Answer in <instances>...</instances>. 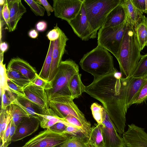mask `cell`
<instances>
[{
	"label": "cell",
	"mask_w": 147,
	"mask_h": 147,
	"mask_svg": "<svg viewBox=\"0 0 147 147\" xmlns=\"http://www.w3.org/2000/svg\"><path fill=\"white\" fill-rule=\"evenodd\" d=\"M8 48V44L5 42H2L0 44V50L1 53L3 54Z\"/></svg>",
	"instance_id": "obj_49"
},
{
	"label": "cell",
	"mask_w": 147,
	"mask_h": 147,
	"mask_svg": "<svg viewBox=\"0 0 147 147\" xmlns=\"http://www.w3.org/2000/svg\"><path fill=\"white\" fill-rule=\"evenodd\" d=\"M68 23L74 33L82 40L87 41L92 39V32L87 18L84 1L78 14Z\"/></svg>",
	"instance_id": "obj_11"
},
{
	"label": "cell",
	"mask_w": 147,
	"mask_h": 147,
	"mask_svg": "<svg viewBox=\"0 0 147 147\" xmlns=\"http://www.w3.org/2000/svg\"><path fill=\"white\" fill-rule=\"evenodd\" d=\"M87 139L82 133L74 136L60 145L59 147H86L85 143Z\"/></svg>",
	"instance_id": "obj_28"
},
{
	"label": "cell",
	"mask_w": 147,
	"mask_h": 147,
	"mask_svg": "<svg viewBox=\"0 0 147 147\" xmlns=\"http://www.w3.org/2000/svg\"><path fill=\"white\" fill-rule=\"evenodd\" d=\"M147 77L131 78L128 86L126 99L127 109L132 105L133 102L143 84Z\"/></svg>",
	"instance_id": "obj_22"
},
{
	"label": "cell",
	"mask_w": 147,
	"mask_h": 147,
	"mask_svg": "<svg viewBox=\"0 0 147 147\" xmlns=\"http://www.w3.org/2000/svg\"><path fill=\"white\" fill-rule=\"evenodd\" d=\"M121 75L117 71L107 74L94 80L84 89L85 92L102 104L121 134L124 132L125 127L127 93L131 78H122Z\"/></svg>",
	"instance_id": "obj_1"
},
{
	"label": "cell",
	"mask_w": 147,
	"mask_h": 147,
	"mask_svg": "<svg viewBox=\"0 0 147 147\" xmlns=\"http://www.w3.org/2000/svg\"><path fill=\"white\" fill-rule=\"evenodd\" d=\"M90 109L94 119L98 123H102L106 113L103 107L97 103L94 102L91 105Z\"/></svg>",
	"instance_id": "obj_32"
},
{
	"label": "cell",
	"mask_w": 147,
	"mask_h": 147,
	"mask_svg": "<svg viewBox=\"0 0 147 147\" xmlns=\"http://www.w3.org/2000/svg\"><path fill=\"white\" fill-rule=\"evenodd\" d=\"M49 108L57 117L64 118L68 115H72L79 119L83 124L89 134L91 127L84 115L74 103L71 96H61L49 101Z\"/></svg>",
	"instance_id": "obj_7"
},
{
	"label": "cell",
	"mask_w": 147,
	"mask_h": 147,
	"mask_svg": "<svg viewBox=\"0 0 147 147\" xmlns=\"http://www.w3.org/2000/svg\"><path fill=\"white\" fill-rule=\"evenodd\" d=\"M6 72L9 79L22 88H24L32 83L30 80L15 70L7 68Z\"/></svg>",
	"instance_id": "obj_25"
},
{
	"label": "cell",
	"mask_w": 147,
	"mask_h": 147,
	"mask_svg": "<svg viewBox=\"0 0 147 147\" xmlns=\"http://www.w3.org/2000/svg\"><path fill=\"white\" fill-rule=\"evenodd\" d=\"M6 0H0V5L1 6H3L6 2Z\"/></svg>",
	"instance_id": "obj_50"
},
{
	"label": "cell",
	"mask_w": 147,
	"mask_h": 147,
	"mask_svg": "<svg viewBox=\"0 0 147 147\" xmlns=\"http://www.w3.org/2000/svg\"><path fill=\"white\" fill-rule=\"evenodd\" d=\"M35 26L37 31L40 32H44L47 28V23L44 21H40L36 23Z\"/></svg>",
	"instance_id": "obj_47"
},
{
	"label": "cell",
	"mask_w": 147,
	"mask_h": 147,
	"mask_svg": "<svg viewBox=\"0 0 147 147\" xmlns=\"http://www.w3.org/2000/svg\"><path fill=\"white\" fill-rule=\"evenodd\" d=\"M146 46H147V44H146Z\"/></svg>",
	"instance_id": "obj_53"
},
{
	"label": "cell",
	"mask_w": 147,
	"mask_h": 147,
	"mask_svg": "<svg viewBox=\"0 0 147 147\" xmlns=\"http://www.w3.org/2000/svg\"><path fill=\"white\" fill-rule=\"evenodd\" d=\"M7 83L9 89L11 92L17 95L25 96L23 88L16 84L9 79Z\"/></svg>",
	"instance_id": "obj_38"
},
{
	"label": "cell",
	"mask_w": 147,
	"mask_h": 147,
	"mask_svg": "<svg viewBox=\"0 0 147 147\" xmlns=\"http://www.w3.org/2000/svg\"><path fill=\"white\" fill-rule=\"evenodd\" d=\"M38 3L42 5L46 10L48 16H49L51 13L54 12V10L52 7L47 0H36Z\"/></svg>",
	"instance_id": "obj_42"
},
{
	"label": "cell",
	"mask_w": 147,
	"mask_h": 147,
	"mask_svg": "<svg viewBox=\"0 0 147 147\" xmlns=\"http://www.w3.org/2000/svg\"><path fill=\"white\" fill-rule=\"evenodd\" d=\"M64 132L73 136H76L80 133L84 135L82 130L77 127L69 126H67Z\"/></svg>",
	"instance_id": "obj_43"
},
{
	"label": "cell",
	"mask_w": 147,
	"mask_h": 147,
	"mask_svg": "<svg viewBox=\"0 0 147 147\" xmlns=\"http://www.w3.org/2000/svg\"><path fill=\"white\" fill-rule=\"evenodd\" d=\"M12 119L9 123L4 132L2 142V146L4 145L7 142L9 136Z\"/></svg>",
	"instance_id": "obj_46"
},
{
	"label": "cell",
	"mask_w": 147,
	"mask_h": 147,
	"mask_svg": "<svg viewBox=\"0 0 147 147\" xmlns=\"http://www.w3.org/2000/svg\"><path fill=\"white\" fill-rule=\"evenodd\" d=\"M7 68L17 71L31 82L35 78L37 73L34 67L27 61L19 57L12 58L9 62Z\"/></svg>",
	"instance_id": "obj_17"
},
{
	"label": "cell",
	"mask_w": 147,
	"mask_h": 147,
	"mask_svg": "<svg viewBox=\"0 0 147 147\" xmlns=\"http://www.w3.org/2000/svg\"><path fill=\"white\" fill-rule=\"evenodd\" d=\"M31 82L32 83L42 88L45 91L49 90L52 88L51 82L41 78L37 73L36 74L35 78Z\"/></svg>",
	"instance_id": "obj_37"
},
{
	"label": "cell",
	"mask_w": 147,
	"mask_h": 147,
	"mask_svg": "<svg viewBox=\"0 0 147 147\" xmlns=\"http://www.w3.org/2000/svg\"><path fill=\"white\" fill-rule=\"evenodd\" d=\"M134 28L142 51L147 44V17L144 15Z\"/></svg>",
	"instance_id": "obj_24"
},
{
	"label": "cell",
	"mask_w": 147,
	"mask_h": 147,
	"mask_svg": "<svg viewBox=\"0 0 147 147\" xmlns=\"http://www.w3.org/2000/svg\"><path fill=\"white\" fill-rule=\"evenodd\" d=\"M8 107L10 111L12 120L16 126L25 117H29L24 110L16 104H12Z\"/></svg>",
	"instance_id": "obj_27"
},
{
	"label": "cell",
	"mask_w": 147,
	"mask_h": 147,
	"mask_svg": "<svg viewBox=\"0 0 147 147\" xmlns=\"http://www.w3.org/2000/svg\"><path fill=\"white\" fill-rule=\"evenodd\" d=\"M86 147H105L101 123L95 124L91 127L89 137L85 143Z\"/></svg>",
	"instance_id": "obj_20"
},
{
	"label": "cell",
	"mask_w": 147,
	"mask_h": 147,
	"mask_svg": "<svg viewBox=\"0 0 147 147\" xmlns=\"http://www.w3.org/2000/svg\"><path fill=\"white\" fill-rule=\"evenodd\" d=\"M134 5L139 10L144 13L145 9V0H131Z\"/></svg>",
	"instance_id": "obj_44"
},
{
	"label": "cell",
	"mask_w": 147,
	"mask_h": 147,
	"mask_svg": "<svg viewBox=\"0 0 147 147\" xmlns=\"http://www.w3.org/2000/svg\"><path fill=\"white\" fill-rule=\"evenodd\" d=\"M17 126L12 119L10 132L8 138L6 143L2 147H7L11 142V139L14 135Z\"/></svg>",
	"instance_id": "obj_45"
},
{
	"label": "cell",
	"mask_w": 147,
	"mask_h": 147,
	"mask_svg": "<svg viewBox=\"0 0 147 147\" xmlns=\"http://www.w3.org/2000/svg\"><path fill=\"white\" fill-rule=\"evenodd\" d=\"M79 73L78 66L72 60L61 61L57 73L51 81L52 88L46 91L49 101L61 96H71L69 83L72 77Z\"/></svg>",
	"instance_id": "obj_4"
},
{
	"label": "cell",
	"mask_w": 147,
	"mask_h": 147,
	"mask_svg": "<svg viewBox=\"0 0 147 147\" xmlns=\"http://www.w3.org/2000/svg\"><path fill=\"white\" fill-rule=\"evenodd\" d=\"M74 136L47 129L40 132L24 145L28 147H56Z\"/></svg>",
	"instance_id": "obj_8"
},
{
	"label": "cell",
	"mask_w": 147,
	"mask_h": 147,
	"mask_svg": "<svg viewBox=\"0 0 147 147\" xmlns=\"http://www.w3.org/2000/svg\"><path fill=\"white\" fill-rule=\"evenodd\" d=\"M28 35L30 38L35 39L38 37V31L36 30L32 29L29 31L28 33Z\"/></svg>",
	"instance_id": "obj_48"
},
{
	"label": "cell",
	"mask_w": 147,
	"mask_h": 147,
	"mask_svg": "<svg viewBox=\"0 0 147 147\" xmlns=\"http://www.w3.org/2000/svg\"><path fill=\"white\" fill-rule=\"evenodd\" d=\"M120 3L125 9L128 21L134 27L143 18V13L134 5L131 0H121Z\"/></svg>",
	"instance_id": "obj_21"
},
{
	"label": "cell",
	"mask_w": 147,
	"mask_h": 147,
	"mask_svg": "<svg viewBox=\"0 0 147 147\" xmlns=\"http://www.w3.org/2000/svg\"><path fill=\"white\" fill-rule=\"evenodd\" d=\"M69 39L61 30L59 38L54 42L52 61L48 81L51 82L55 76L58 68L65 51L66 43Z\"/></svg>",
	"instance_id": "obj_14"
},
{
	"label": "cell",
	"mask_w": 147,
	"mask_h": 147,
	"mask_svg": "<svg viewBox=\"0 0 147 147\" xmlns=\"http://www.w3.org/2000/svg\"><path fill=\"white\" fill-rule=\"evenodd\" d=\"M127 22L126 17L125 21L120 25L113 27H101L98 32V45L111 53L117 60Z\"/></svg>",
	"instance_id": "obj_6"
},
{
	"label": "cell",
	"mask_w": 147,
	"mask_h": 147,
	"mask_svg": "<svg viewBox=\"0 0 147 147\" xmlns=\"http://www.w3.org/2000/svg\"><path fill=\"white\" fill-rule=\"evenodd\" d=\"M23 88L25 97L42 108L45 115L57 117L49 107L48 97L45 90L32 83Z\"/></svg>",
	"instance_id": "obj_10"
},
{
	"label": "cell",
	"mask_w": 147,
	"mask_h": 147,
	"mask_svg": "<svg viewBox=\"0 0 147 147\" xmlns=\"http://www.w3.org/2000/svg\"><path fill=\"white\" fill-rule=\"evenodd\" d=\"M24 1L29 6L31 11L36 16H44L45 9L35 0H24Z\"/></svg>",
	"instance_id": "obj_35"
},
{
	"label": "cell",
	"mask_w": 147,
	"mask_h": 147,
	"mask_svg": "<svg viewBox=\"0 0 147 147\" xmlns=\"http://www.w3.org/2000/svg\"><path fill=\"white\" fill-rule=\"evenodd\" d=\"M83 1L84 0H53L55 16L69 22L78 14Z\"/></svg>",
	"instance_id": "obj_9"
},
{
	"label": "cell",
	"mask_w": 147,
	"mask_h": 147,
	"mask_svg": "<svg viewBox=\"0 0 147 147\" xmlns=\"http://www.w3.org/2000/svg\"><path fill=\"white\" fill-rule=\"evenodd\" d=\"M39 116L41 117L40 121V125L43 129H48L56 123L59 122L64 123L68 126H73L62 120L61 118L57 117L43 115H40Z\"/></svg>",
	"instance_id": "obj_31"
},
{
	"label": "cell",
	"mask_w": 147,
	"mask_h": 147,
	"mask_svg": "<svg viewBox=\"0 0 147 147\" xmlns=\"http://www.w3.org/2000/svg\"><path fill=\"white\" fill-rule=\"evenodd\" d=\"M1 7V12L2 13V17L4 20L6 26H7L9 22L10 18V10L9 8L7 0L3 6L2 9Z\"/></svg>",
	"instance_id": "obj_40"
},
{
	"label": "cell",
	"mask_w": 147,
	"mask_h": 147,
	"mask_svg": "<svg viewBox=\"0 0 147 147\" xmlns=\"http://www.w3.org/2000/svg\"><path fill=\"white\" fill-rule=\"evenodd\" d=\"M147 99V79L142 84L132 104L141 103Z\"/></svg>",
	"instance_id": "obj_36"
},
{
	"label": "cell",
	"mask_w": 147,
	"mask_h": 147,
	"mask_svg": "<svg viewBox=\"0 0 147 147\" xmlns=\"http://www.w3.org/2000/svg\"><path fill=\"white\" fill-rule=\"evenodd\" d=\"M7 1L10 10V18L7 27L9 31L12 32L16 29L18 22L26 12V9L21 0H7Z\"/></svg>",
	"instance_id": "obj_16"
},
{
	"label": "cell",
	"mask_w": 147,
	"mask_h": 147,
	"mask_svg": "<svg viewBox=\"0 0 147 147\" xmlns=\"http://www.w3.org/2000/svg\"><path fill=\"white\" fill-rule=\"evenodd\" d=\"M3 61L0 62V94L5 90H9L7 83L9 79L7 74L5 64H3Z\"/></svg>",
	"instance_id": "obj_34"
},
{
	"label": "cell",
	"mask_w": 147,
	"mask_h": 147,
	"mask_svg": "<svg viewBox=\"0 0 147 147\" xmlns=\"http://www.w3.org/2000/svg\"><path fill=\"white\" fill-rule=\"evenodd\" d=\"M16 99L12 104H16L21 108L29 117L37 119L40 121V115H45L43 109L25 97L16 95Z\"/></svg>",
	"instance_id": "obj_18"
},
{
	"label": "cell",
	"mask_w": 147,
	"mask_h": 147,
	"mask_svg": "<svg viewBox=\"0 0 147 147\" xmlns=\"http://www.w3.org/2000/svg\"><path fill=\"white\" fill-rule=\"evenodd\" d=\"M79 64L83 70L93 76L94 80L117 71L114 67L112 56L109 51L98 45L84 54Z\"/></svg>",
	"instance_id": "obj_3"
},
{
	"label": "cell",
	"mask_w": 147,
	"mask_h": 147,
	"mask_svg": "<svg viewBox=\"0 0 147 147\" xmlns=\"http://www.w3.org/2000/svg\"><path fill=\"white\" fill-rule=\"evenodd\" d=\"M141 51L134 27L128 20L117 60L121 73L124 78L133 76L140 59Z\"/></svg>",
	"instance_id": "obj_2"
},
{
	"label": "cell",
	"mask_w": 147,
	"mask_h": 147,
	"mask_svg": "<svg viewBox=\"0 0 147 147\" xmlns=\"http://www.w3.org/2000/svg\"><path fill=\"white\" fill-rule=\"evenodd\" d=\"M27 147V146H22V147Z\"/></svg>",
	"instance_id": "obj_52"
},
{
	"label": "cell",
	"mask_w": 147,
	"mask_h": 147,
	"mask_svg": "<svg viewBox=\"0 0 147 147\" xmlns=\"http://www.w3.org/2000/svg\"><path fill=\"white\" fill-rule=\"evenodd\" d=\"M68 126L64 123L59 122L56 123L48 129L55 132L63 133L65 131Z\"/></svg>",
	"instance_id": "obj_41"
},
{
	"label": "cell",
	"mask_w": 147,
	"mask_h": 147,
	"mask_svg": "<svg viewBox=\"0 0 147 147\" xmlns=\"http://www.w3.org/2000/svg\"><path fill=\"white\" fill-rule=\"evenodd\" d=\"M128 126L122 136L125 147H147V133L144 129L134 124Z\"/></svg>",
	"instance_id": "obj_13"
},
{
	"label": "cell",
	"mask_w": 147,
	"mask_h": 147,
	"mask_svg": "<svg viewBox=\"0 0 147 147\" xmlns=\"http://www.w3.org/2000/svg\"><path fill=\"white\" fill-rule=\"evenodd\" d=\"M132 77L137 78L147 77V53L141 55Z\"/></svg>",
	"instance_id": "obj_29"
},
{
	"label": "cell",
	"mask_w": 147,
	"mask_h": 147,
	"mask_svg": "<svg viewBox=\"0 0 147 147\" xmlns=\"http://www.w3.org/2000/svg\"><path fill=\"white\" fill-rule=\"evenodd\" d=\"M101 124L105 147H125L123 138L118 134L107 113Z\"/></svg>",
	"instance_id": "obj_12"
},
{
	"label": "cell",
	"mask_w": 147,
	"mask_h": 147,
	"mask_svg": "<svg viewBox=\"0 0 147 147\" xmlns=\"http://www.w3.org/2000/svg\"><path fill=\"white\" fill-rule=\"evenodd\" d=\"M8 107L6 109H1L0 113V138L2 141L7 126L12 119Z\"/></svg>",
	"instance_id": "obj_30"
},
{
	"label": "cell",
	"mask_w": 147,
	"mask_h": 147,
	"mask_svg": "<svg viewBox=\"0 0 147 147\" xmlns=\"http://www.w3.org/2000/svg\"><path fill=\"white\" fill-rule=\"evenodd\" d=\"M81 75L79 73L75 74L71 79L69 84L71 97L73 100L80 96L85 92V86L81 79Z\"/></svg>",
	"instance_id": "obj_23"
},
{
	"label": "cell",
	"mask_w": 147,
	"mask_h": 147,
	"mask_svg": "<svg viewBox=\"0 0 147 147\" xmlns=\"http://www.w3.org/2000/svg\"><path fill=\"white\" fill-rule=\"evenodd\" d=\"M0 94L1 96V109H6L16 98V95L9 90H5Z\"/></svg>",
	"instance_id": "obj_33"
},
{
	"label": "cell",
	"mask_w": 147,
	"mask_h": 147,
	"mask_svg": "<svg viewBox=\"0 0 147 147\" xmlns=\"http://www.w3.org/2000/svg\"><path fill=\"white\" fill-rule=\"evenodd\" d=\"M126 18L125 10L120 3L109 13L102 27H113L118 26L123 23Z\"/></svg>",
	"instance_id": "obj_19"
},
{
	"label": "cell",
	"mask_w": 147,
	"mask_h": 147,
	"mask_svg": "<svg viewBox=\"0 0 147 147\" xmlns=\"http://www.w3.org/2000/svg\"><path fill=\"white\" fill-rule=\"evenodd\" d=\"M145 9L144 13H146L147 16V0H145Z\"/></svg>",
	"instance_id": "obj_51"
},
{
	"label": "cell",
	"mask_w": 147,
	"mask_h": 147,
	"mask_svg": "<svg viewBox=\"0 0 147 147\" xmlns=\"http://www.w3.org/2000/svg\"><path fill=\"white\" fill-rule=\"evenodd\" d=\"M40 125V121L32 117H25L17 126L12 137L11 141L15 142L29 136L37 131Z\"/></svg>",
	"instance_id": "obj_15"
},
{
	"label": "cell",
	"mask_w": 147,
	"mask_h": 147,
	"mask_svg": "<svg viewBox=\"0 0 147 147\" xmlns=\"http://www.w3.org/2000/svg\"><path fill=\"white\" fill-rule=\"evenodd\" d=\"M121 0H84L87 16L92 34L96 38L97 31L102 27L110 11L118 6Z\"/></svg>",
	"instance_id": "obj_5"
},
{
	"label": "cell",
	"mask_w": 147,
	"mask_h": 147,
	"mask_svg": "<svg viewBox=\"0 0 147 147\" xmlns=\"http://www.w3.org/2000/svg\"><path fill=\"white\" fill-rule=\"evenodd\" d=\"M58 147H59V146Z\"/></svg>",
	"instance_id": "obj_54"
},
{
	"label": "cell",
	"mask_w": 147,
	"mask_h": 147,
	"mask_svg": "<svg viewBox=\"0 0 147 147\" xmlns=\"http://www.w3.org/2000/svg\"><path fill=\"white\" fill-rule=\"evenodd\" d=\"M61 30L57 24L54 28L47 34L46 36L47 38L50 41H55L57 40L60 36Z\"/></svg>",
	"instance_id": "obj_39"
},
{
	"label": "cell",
	"mask_w": 147,
	"mask_h": 147,
	"mask_svg": "<svg viewBox=\"0 0 147 147\" xmlns=\"http://www.w3.org/2000/svg\"><path fill=\"white\" fill-rule=\"evenodd\" d=\"M54 41H50L47 54L42 67L38 74L41 78L48 81L52 61V52Z\"/></svg>",
	"instance_id": "obj_26"
}]
</instances>
